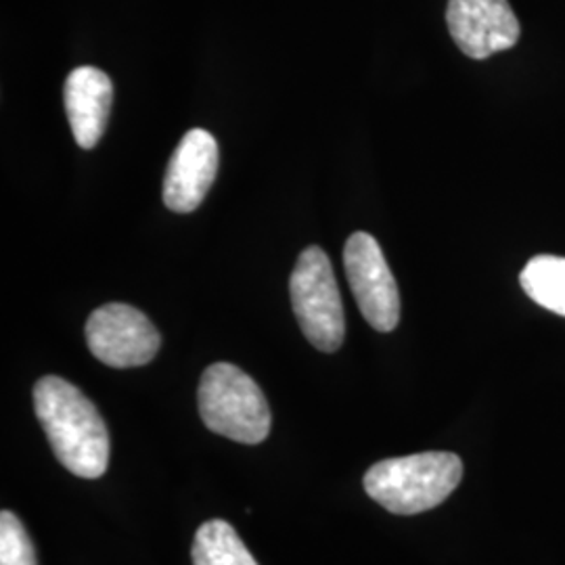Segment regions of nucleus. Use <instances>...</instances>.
Listing matches in <instances>:
<instances>
[{
    "label": "nucleus",
    "instance_id": "obj_1",
    "mask_svg": "<svg viewBox=\"0 0 565 565\" xmlns=\"http://www.w3.org/2000/svg\"><path fill=\"white\" fill-rule=\"evenodd\" d=\"M34 408L57 461L74 476L97 480L109 465V431L97 406L57 375L34 385Z\"/></svg>",
    "mask_w": 565,
    "mask_h": 565
},
{
    "label": "nucleus",
    "instance_id": "obj_5",
    "mask_svg": "<svg viewBox=\"0 0 565 565\" xmlns=\"http://www.w3.org/2000/svg\"><path fill=\"white\" fill-rule=\"evenodd\" d=\"M343 266L366 323L390 333L401 323V294L382 245L369 233H354L343 247Z\"/></svg>",
    "mask_w": 565,
    "mask_h": 565
},
{
    "label": "nucleus",
    "instance_id": "obj_3",
    "mask_svg": "<svg viewBox=\"0 0 565 565\" xmlns=\"http://www.w3.org/2000/svg\"><path fill=\"white\" fill-rule=\"evenodd\" d=\"M198 404L203 424L218 436L242 445L268 438L270 406L260 385L235 364H210L203 371Z\"/></svg>",
    "mask_w": 565,
    "mask_h": 565
},
{
    "label": "nucleus",
    "instance_id": "obj_4",
    "mask_svg": "<svg viewBox=\"0 0 565 565\" xmlns=\"http://www.w3.org/2000/svg\"><path fill=\"white\" fill-rule=\"evenodd\" d=\"M289 296L306 340L321 352H335L345 338L342 296L333 266L321 247H306L289 279Z\"/></svg>",
    "mask_w": 565,
    "mask_h": 565
},
{
    "label": "nucleus",
    "instance_id": "obj_10",
    "mask_svg": "<svg viewBox=\"0 0 565 565\" xmlns=\"http://www.w3.org/2000/svg\"><path fill=\"white\" fill-rule=\"evenodd\" d=\"M191 557L193 565H260L224 520H210L198 530Z\"/></svg>",
    "mask_w": 565,
    "mask_h": 565
},
{
    "label": "nucleus",
    "instance_id": "obj_2",
    "mask_svg": "<svg viewBox=\"0 0 565 565\" xmlns=\"http://www.w3.org/2000/svg\"><path fill=\"white\" fill-rule=\"evenodd\" d=\"M461 480L459 455L429 450L373 465L364 473V490L390 513L417 515L443 505Z\"/></svg>",
    "mask_w": 565,
    "mask_h": 565
},
{
    "label": "nucleus",
    "instance_id": "obj_7",
    "mask_svg": "<svg viewBox=\"0 0 565 565\" xmlns=\"http://www.w3.org/2000/svg\"><path fill=\"white\" fill-rule=\"evenodd\" d=\"M448 32L471 60H488L520 41V21L509 0H448Z\"/></svg>",
    "mask_w": 565,
    "mask_h": 565
},
{
    "label": "nucleus",
    "instance_id": "obj_9",
    "mask_svg": "<svg viewBox=\"0 0 565 565\" xmlns=\"http://www.w3.org/2000/svg\"><path fill=\"white\" fill-rule=\"evenodd\" d=\"M114 102V84L109 76L90 65L76 67L63 86L65 114L72 135L82 149H95L107 130Z\"/></svg>",
    "mask_w": 565,
    "mask_h": 565
},
{
    "label": "nucleus",
    "instance_id": "obj_12",
    "mask_svg": "<svg viewBox=\"0 0 565 565\" xmlns=\"http://www.w3.org/2000/svg\"><path fill=\"white\" fill-rule=\"evenodd\" d=\"M0 565H39L36 551L15 513H0Z\"/></svg>",
    "mask_w": 565,
    "mask_h": 565
},
{
    "label": "nucleus",
    "instance_id": "obj_6",
    "mask_svg": "<svg viewBox=\"0 0 565 565\" xmlns=\"http://www.w3.org/2000/svg\"><path fill=\"white\" fill-rule=\"evenodd\" d=\"M86 343L97 361L114 369H132L151 363L162 338L156 324L128 303H105L86 323Z\"/></svg>",
    "mask_w": 565,
    "mask_h": 565
},
{
    "label": "nucleus",
    "instance_id": "obj_8",
    "mask_svg": "<svg viewBox=\"0 0 565 565\" xmlns=\"http://www.w3.org/2000/svg\"><path fill=\"white\" fill-rule=\"evenodd\" d=\"M218 142L202 128L189 130L163 179V203L168 210L189 214L202 205L218 172Z\"/></svg>",
    "mask_w": 565,
    "mask_h": 565
},
{
    "label": "nucleus",
    "instance_id": "obj_11",
    "mask_svg": "<svg viewBox=\"0 0 565 565\" xmlns=\"http://www.w3.org/2000/svg\"><path fill=\"white\" fill-rule=\"evenodd\" d=\"M520 282L532 302L565 317V258L548 254L534 256L525 264Z\"/></svg>",
    "mask_w": 565,
    "mask_h": 565
}]
</instances>
